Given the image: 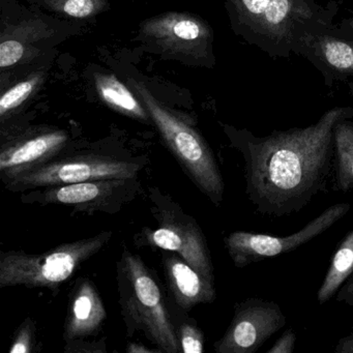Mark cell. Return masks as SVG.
<instances>
[{
    "instance_id": "cell-1",
    "label": "cell",
    "mask_w": 353,
    "mask_h": 353,
    "mask_svg": "<svg viewBox=\"0 0 353 353\" xmlns=\"http://www.w3.org/2000/svg\"><path fill=\"white\" fill-rule=\"evenodd\" d=\"M344 119H353L352 107H334L314 125L274 131L265 137L226 127L231 146L243 157L245 194L256 212L288 216L327 191L334 128Z\"/></svg>"
},
{
    "instance_id": "cell-2",
    "label": "cell",
    "mask_w": 353,
    "mask_h": 353,
    "mask_svg": "<svg viewBox=\"0 0 353 353\" xmlns=\"http://www.w3.org/2000/svg\"><path fill=\"white\" fill-rule=\"evenodd\" d=\"M226 9L237 37L272 59H288L301 57L312 37L334 30L339 6L316 0H226Z\"/></svg>"
},
{
    "instance_id": "cell-3",
    "label": "cell",
    "mask_w": 353,
    "mask_h": 353,
    "mask_svg": "<svg viewBox=\"0 0 353 353\" xmlns=\"http://www.w3.org/2000/svg\"><path fill=\"white\" fill-rule=\"evenodd\" d=\"M117 282L128 336L141 334L160 352H181L176 325L156 272L127 248L117 264Z\"/></svg>"
},
{
    "instance_id": "cell-4",
    "label": "cell",
    "mask_w": 353,
    "mask_h": 353,
    "mask_svg": "<svg viewBox=\"0 0 353 353\" xmlns=\"http://www.w3.org/2000/svg\"><path fill=\"white\" fill-rule=\"evenodd\" d=\"M128 84L145 107L150 121L183 172L212 204L220 206L224 198V179L203 136L188 117L158 100L143 82L129 78Z\"/></svg>"
},
{
    "instance_id": "cell-5",
    "label": "cell",
    "mask_w": 353,
    "mask_h": 353,
    "mask_svg": "<svg viewBox=\"0 0 353 353\" xmlns=\"http://www.w3.org/2000/svg\"><path fill=\"white\" fill-rule=\"evenodd\" d=\"M112 239V231L57 245L44 253H0V288L23 286L59 290Z\"/></svg>"
},
{
    "instance_id": "cell-6",
    "label": "cell",
    "mask_w": 353,
    "mask_h": 353,
    "mask_svg": "<svg viewBox=\"0 0 353 353\" xmlns=\"http://www.w3.org/2000/svg\"><path fill=\"white\" fill-rule=\"evenodd\" d=\"M156 227H143L135 235L138 245L173 252L214 282V268L205 235L193 216L159 188L148 190ZM140 245V247H141Z\"/></svg>"
},
{
    "instance_id": "cell-7",
    "label": "cell",
    "mask_w": 353,
    "mask_h": 353,
    "mask_svg": "<svg viewBox=\"0 0 353 353\" xmlns=\"http://www.w3.org/2000/svg\"><path fill=\"white\" fill-rule=\"evenodd\" d=\"M144 163L101 154H82L57 158L3 179L6 189L16 193L96 179L138 177Z\"/></svg>"
},
{
    "instance_id": "cell-8",
    "label": "cell",
    "mask_w": 353,
    "mask_h": 353,
    "mask_svg": "<svg viewBox=\"0 0 353 353\" xmlns=\"http://www.w3.org/2000/svg\"><path fill=\"white\" fill-rule=\"evenodd\" d=\"M138 38L148 48L169 59L212 67L214 32L199 16L168 12L144 20Z\"/></svg>"
},
{
    "instance_id": "cell-9",
    "label": "cell",
    "mask_w": 353,
    "mask_h": 353,
    "mask_svg": "<svg viewBox=\"0 0 353 353\" xmlns=\"http://www.w3.org/2000/svg\"><path fill=\"white\" fill-rule=\"evenodd\" d=\"M140 190L138 177L96 179L30 190L20 199L24 204L67 206L80 214H117L135 199Z\"/></svg>"
},
{
    "instance_id": "cell-10",
    "label": "cell",
    "mask_w": 353,
    "mask_h": 353,
    "mask_svg": "<svg viewBox=\"0 0 353 353\" xmlns=\"http://www.w3.org/2000/svg\"><path fill=\"white\" fill-rule=\"evenodd\" d=\"M350 210L351 204L348 202L334 204L310 221L301 230L288 236H272L247 231H234L225 237V247L233 264L236 268H243L268 258L294 251L325 232L346 216Z\"/></svg>"
},
{
    "instance_id": "cell-11",
    "label": "cell",
    "mask_w": 353,
    "mask_h": 353,
    "mask_svg": "<svg viewBox=\"0 0 353 353\" xmlns=\"http://www.w3.org/2000/svg\"><path fill=\"white\" fill-rule=\"evenodd\" d=\"M286 316L276 301L251 297L236 303L230 325L214 343L216 353H255L286 325Z\"/></svg>"
},
{
    "instance_id": "cell-12",
    "label": "cell",
    "mask_w": 353,
    "mask_h": 353,
    "mask_svg": "<svg viewBox=\"0 0 353 353\" xmlns=\"http://www.w3.org/2000/svg\"><path fill=\"white\" fill-rule=\"evenodd\" d=\"M69 143V133L55 128L34 130L8 141L0 152L1 179L57 158L67 150Z\"/></svg>"
},
{
    "instance_id": "cell-13",
    "label": "cell",
    "mask_w": 353,
    "mask_h": 353,
    "mask_svg": "<svg viewBox=\"0 0 353 353\" xmlns=\"http://www.w3.org/2000/svg\"><path fill=\"white\" fill-rule=\"evenodd\" d=\"M301 57L321 73L327 88H332L336 81L353 79V39L334 30L309 39Z\"/></svg>"
},
{
    "instance_id": "cell-14",
    "label": "cell",
    "mask_w": 353,
    "mask_h": 353,
    "mask_svg": "<svg viewBox=\"0 0 353 353\" xmlns=\"http://www.w3.org/2000/svg\"><path fill=\"white\" fill-rule=\"evenodd\" d=\"M162 266L171 296L181 310L214 303L216 284L173 252L162 254Z\"/></svg>"
},
{
    "instance_id": "cell-15",
    "label": "cell",
    "mask_w": 353,
    "mask_h": 353,
    "mask_svg": "<svg viewBox=\"0 0 353 353\" xmlns=\"http://www.w3.org/2000/svg\"><path fill=\"white\" fill-rule=\"evenodd\" d=\"M106 318L107 311L94 283L88 278L78 279L63 324L65 342L97 336Z\"/></svg>"
},
{
    "instance_id": "cell-16",
    "label": "cell",
    "mask_w": 353,
    "mask_h": 353,
    "mask_svg": "<svg viewBox=\"0 0 353 353\" xmlns=\"http://www.w3.org/2000/svg\"><path fill=\"white\" fill-rule=\"evenodd\" d=\"M94 86L102 102L113 110L130 119L150 121L148 110L141 101L117 76L112 74H96Z\"/></svg>"
},
{
    "instance_id": "cell-17",
    "label": "cell",
    "mask_w": 353,
    "mask_h": 353,
    "mask_svg": "<svg viewBox=\"0 0 353 353\" xmlns=\"http://www.w3.org/2000/svg\"><path fill=\"white\" fill-rule=\"evenodd\" d=\"M353 274V230L346 235L334 251L330 268L318 289L317 299L324 305L338 292L343 283Z\"/></svg>"
},
{
    "instance_id": "cell-18",
    "label": "cell",
    "mask_w": 353,
    "mask_h": 353,
    "mask_svg": "<svg viewBox=\"0 0 353 353\" xmlns=\"http://www.w3.org/2000/svg\"><path fill=\"white\" fill-rule=\"evenodd\" d=\"M334 159L336 168V189L346 192L353 189V123L344 119L334 131Z\"/></svg>"
},
{
    "instance_id": "cell-19",
    "label": "cell",
    "mask_w": 353,
    "mask_h": 353,
    "mask_svg": "<svg viewBox=\"0 0 353 353\" xmlns=\"http://www.w3.org/2000/svg\"><path fill=\"white\" fill-rule=\"evenodd\" d=\"M45 73L42 71L34 72L22 81L10 88L3 92L0 98V117L3 121L23 106L43 85L45 81Z\"/></svg>"
},
{
    "instance_id": "cell-20",
    "label": "cell",
    "mask_w": 353,
    "mask_h": 353,
    "mask_svg": "<svg viewBox=\"0 0 353 353\" xmlns=\"http://www.w3.org/2000/svg\"><path fill=\"white\" fill-rule=\"evenodd\" d=\"M50 11L73 19H90L109 9L108 0H39Z\"/></svg>"
},
{
    "instance_id": "cell-21",
    "label": "cell",
    "mask_w": 353,
    "mask_h": 353,
    "mask_svg": "<svg viewBox=\"0 0 353 353\" xmlns=\"http://www.w3.org/2000/svg\"><path fill=\"white\" fill-rule=\"evenodd\" d=\"M53 34L54 30L42 20L28 19L6 28L1 34V39H13L28 48L38 51V49L32 48V43L45 40Z\"/></svg>"
},
{
    "instance_id": "cell-22",
    "label": "cell",
    "mask_w": 353,
    "mask_h": 353,
    "mask_svg": "<svg viewBox=\"0 0 353 353\" xmlns=\"http://www.w3.org/2000/svg\"><path fill=\"white\" fill-rule=\"evenodd\" d=\"M181 351L183 353H202L204 334L193 319L185 320L176 326Z\"/></svg>"
},
{
    "instance_id": "cell-23",
    "label": "cell",
    "mask_w": 353,
    "mask_h": 353,
    "mask_svg": "<svg viewBox=\"0 0 353 353\" xmlns=\"http://www.w3.org/2000/svg\"><path fill=\"white\" fill-rule=\"evenodd\" d=\"M36 321L26 318L16 330L10 353H32L36 346Z\"/></svg>"
},
{
    "instance_id": "cell-24",
    "label": "cell",
    "mask_w": 353,
    "mask_h": 353,
    "mask_svg": "<svg viewBox=\"0 0 353 353\" xmlns=\"http://www.w3.org/2000/svg\"><path fill=\"white\" fill-rule=\"evenodd\" d=\"M65 351L68 353H106V339L100 341H85V339L65 342Z\"/></svg>"
},
{
    "instance_id": "cell-25",
    "label": "cell",
    "mask_w": 353,
    "mask_h": 353,
    "mask_svg": "<svg viewBox=\"0 0 353 353\" xmlns=\"http://www.w3.org/2000/svg\"><path fill=\"white\" fill-rule=\"evenodd\" d=\"M296 334L292 328H288L283 332L282 336L276 341L268 353H292L294 351Z\"/></svg>"
},
{
    "instance_id": "cell-26",
    "label": "cell",
    "mask_w": 353,
    "mask_h": 353,
    "mask_svg": "<svg viewBox=\"0 0 353 353\" xmlns=\"http://www.w3.org/2000/svg\"><path fill=\"white\" fill-rule=\"evenodd\" d=\"M336 295V301L353 307V274L343 283Z\"/></svg>"
},
{
    "instance_id": "cell-27",
    "label": "cell",
    "mask_w": 353,
    "mask_h": 353,
    "mask_svg": "<svg viewBox=\"0 0 353 353\" xmlns=\"http://www.w3.org/2000/svg\"><path fill=\"white\" fill-rule=\"evenodd\" d=\"M334 32L347 38L353 39V16L341 20L338 24H336Z\"/></svg>"
},
{
    "instance_id": "cell-28",
    "label": "cell",
    "mask_w": 353,
    "mask_h": 353,
    "mask_svg": "<svg viewBox=\"0 0 353 353\" xmlns=\"http://www.w3.org/2000/svg\"><path fill=\"white\" fill-rule=\"evenodd\" d=\"M334 351L336 353H353V332L339 340Z\"/></svg>"
},
{
    "instance_id": "cell-29",
    "label": "cell",
    "mask_w": 353,
    "mask_h": 353,
    "mask_svg": "<svg viewBox=\"0 0 353 353\" xmlns=\"http://www.w3.org/2000/svg\"><path fill=\"white\" fill-rule=\"evenodd\" d=\"M158 349H150L143 344H138V343H130L127 347V352L129 353H144V352H157ZM160 352V351H159Z\"/></svg>"
},
{
    "instance_id": "cell-30",
    "label": "cell",
    "mask_w": 353,
    "mask_h": 353,
    "mask_svg": "<svg viewBox=\"0 0 353 353\" xmlns=\"http://www.w3.org/2000/svg\"><path fill=\"white\" fill-rule=\"evenodd\" d=\"M349 92H350L351 96L353 97V79L348 82Z\"/></svg>"
}]
</instances>
